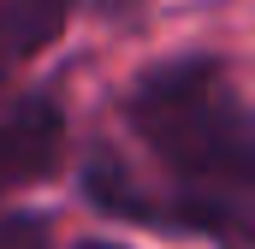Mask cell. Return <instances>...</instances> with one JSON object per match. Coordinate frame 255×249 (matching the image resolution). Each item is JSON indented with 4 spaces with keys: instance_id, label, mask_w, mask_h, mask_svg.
<instances>
[{
    "instance_id": "obj_1",
    "label": "cell",
    "mask_w": 255,
    "mask_h": 249,
    "mask_svg": "<svg viewBox=\"0 0 255 249\" xmlns=\"http://www.w3.org/2000/svg\"><path fill=\"white\" fill-rule=\"evenodd\" d=\"M130 130L178 184H196L214 202L244 214L255 136H250V107H244L226 60L154 65L130 89Z\"/></svg>"
},
{
    "instance_id": "obj_2",
    "label": "cell",
    "mask_w": 255,
    "mask_h": 249,
    "mask_svg": "<svg viewBox=\"0 0 255 249\" xmlns=\"http://www.w3.org/2000/svg\"><path fill=\"white\" fill-rule=\"evenodd\" d=\"M65 119L36 89H0V196L24 184H42L60 166Z\"/></svg>"
},
{
    "instance_id": "obj_3",
    "label": "cell",
    "mask_w": 255,
    "mask_h": 249,
    "mask_svg": "<svg viewBox=\"0 0 255 249\" xmlns=\"http://www.w3.org/2000/svg\"><path fill=\"white\" fill-rule=\"evenodd\" d=\"M71 12H77V0H0V71L42 54L71 24Z\"/></svg>"
},
{
    "instance_id": "obj_4",
    "label": "cell",
    "mask_w": 255,
    "mask_h": 249,
    "mask_svg": "<svg viewBox=\"0 0 255 249\" xmlns=\"http://www.w3.org/2000/svg\"><path fill=\"white\" fill-rule=\"evenodd\" d=\"M77 249H113V244H77Z\"/></svg>"
}]
</instances>
